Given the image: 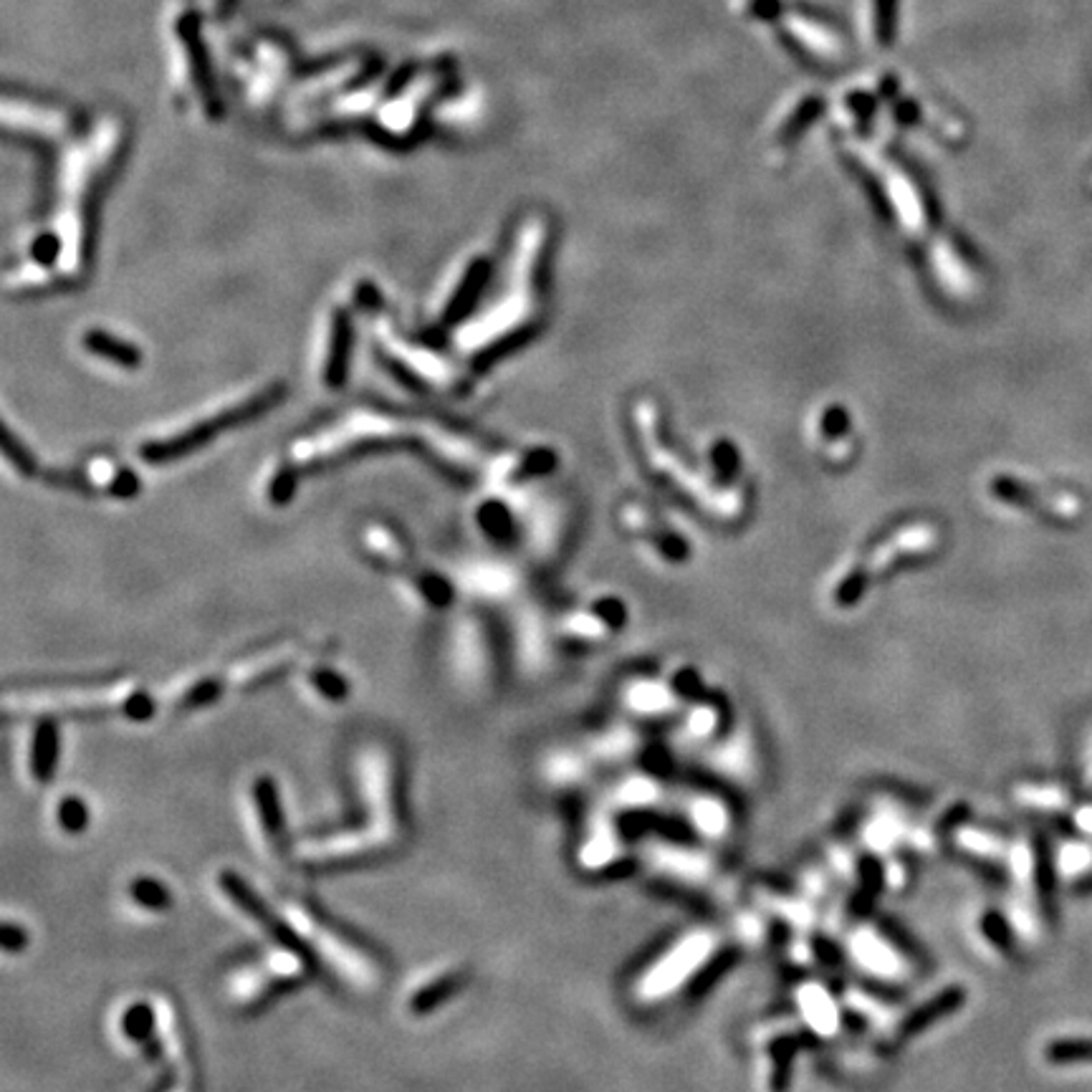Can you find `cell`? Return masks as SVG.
Here are the masks:
<instances>
[{"label": "cell", "instance_id": "1", "mask_svg": "<svg viewBox=\"0 0 1092 1092\" xmlns=\"http://www.w3.org/2000/svg\"><path fill=\"white\" fill-rule=\"evenodd\" d=\"M127 147V124L120 115L99 117L97 124L74 142L58 168V203L53 218L56 274L79 281L88 265L92 221L99 191L117 170Z\"/></svg>", "mask_w": 1092, "mask_h": 1092}, {"label": "cell", "instance_id": "2", "mask_svg": "<svg viewBox=\"0 0 1092 1092\" xmlns=\"http://www.w3.org/2000/svg\"><path fill=\"white\" fill-rule=\"evenodd\" d=\"M541 248H544V226L539 221H531L529 226H524L513 253L511 276L516 279V288L509 294V299H501L496 309L476 319L468 327L463 324L456 332L458 352L471 364H486L496 354L504 352L509 347L506 341L524 327V309L529 311L531 283H534Z\"/></svg>", "mask_w": 1092, "mask_h": 1092}, {"label": "cell", "instance_id": "3", "mask_svg": "<svg viewBox=\"0 0 1092 1092\" xmlns=\"http://www.w3.org/2000/svg\"><path fill=\"white\" fill-rule=\"evenodd\" d=\"M415 438V428L403 417L380 410H354L332 423V428L294 442L288 463L299 471L324 468L357 453L382 451V448L387 451Z\"/></svg>", "mask_w": 1092, "mask_h": 1092}, {"label": "cell", "instance_id": "4", "mask_svg": "<svg viewBox=\"0 0 1092 1092\" xmlns=\"http://www.w3.org/2000/svg\"><path fill=\"white\" fill-rule=\"evenodd\" d=\"M164 53H168L170 92L180 109L203 120L221 115L215 84L200 41V21L191 5H177L164 16Z\"/></svg>", "mask_w": 1092, "mask_h": 1092}, {"label": "cell", "instance_id": "5", "mask_svg": "<svg viewBox=\"0 0 1092 1092\" xmlns=\"http://www.w3.org/2000/svg\"><path fill=\"white\" fill-rule=\"evenodd\" d=\"M283 389L286 387L281 382H271V385L248 389V392L230 395L223 403H215V407H205V410L193 412L185 421L175 423V428L150 435L137 448L139 456L150 460V463L187 456L195 448H200V442L210 440L212 435L223 433V430L244 421H251L265 407L279 403Z\"/></svg>", "mask_w": 1092, "mask_h": 1092}, {"label": "cell", "instance_id": "6", "mask_svg": "<svg viewBox=\"0 0 1092 1092\" xmlns=\"http://www.w3.org/2000/svg\"><path fill=\"white\" fill-rule=\"evenodd\" d=\"M448 81V69L446 67H428L421 74H412L392 97L377 111V132L385 142H395V145H405L417 134L421 129L425 111H428L430 102L440 94V88Z\"/></svg>", "mask_w": 1092, "mask_h": 1092}, {"label": "cell", "instance_id": "7", "mask_svg": "<svg viewBox=\"0 0 1092 1092\" xmlns=\"http://www.w3.org/2000/svg\"><path fill=\"white\" fill-rule=\"evenodd\" d=\"M377 339H380L382 354L392 362V367L400 372V377L412 382V387L435 389V392L453 395L463 389L465 377L460 375L456 364L442 359L440 354L430 352L428 347H417V341L403 339L387 322L377 324Z\"/></svg>", "mask_w": 1092, "mask_h": 1092}, {"label": "cell", "instance_id": "8", "mask_svg": "<svg viewBox=\"0 0 1092 1092\" xmlns=\"http://www.w3.org/2000/svg\"><path fill=\"white\" fill-rule=\"evenodd\" d=\"M235 71L240 76L246 102L263 109V106L274 104L281 88L286 86L288 76L294 71V58L281 39L263 35V39L253 44L246 58L235 61Z\"/></svg>", "mask_w": 1092, "mask_h": 1092}, {"label": "cell", "instance_id": "9", "mask_svg": "<svg viewBox=\"0 0 1092 1092\" xmlns=\"http://www.w3.org/2000/svg\"><path fill=\"white\" fill-rule=\"evenodd\" d=\"M288 929L297 931L299 938L304 943H309L311 948H319V954L329 961V966H334L339 973H347L352 984H370L375 979V966L367 956L357 954V948H352L345 938L329 934V929H322L314 918L309 916V911L301 906H291L286 911Z\"/></svg>", "mask_w": 1092, "mask_h": 1092}, {"label": "cell", "instance_id": "10", "mask_svg": "<svg viewBox=\"0 0 1092 1092\" xmlns=\"http://www.w3.org/2000/svg\"><path fill=\"white\" fill-rule=\"evenodd\" d=\"M3 127L18 137L35 142L67 139L74 129V117L67 106L39 102L31 97L3 99Z\"/></svg>", "mask_w": 1092, "mask_h": 1092}, {"label": "cell", "instance_id": "11", "mask_svg": "<svg viewBox=\"0 0 1092 1092\" xmlns=\"http://www.w3.org/2000/svg\"><path fill=\"white\" fill-rule=\"evenodd\" d=\"M359 779H362V792L367 796V805L372 810L370 832L382 845L395 842L400 835V814L398 796H395L392 766L380 754H370L359 764Z\"/></svg>", "mask_w": 1092, "mask_h": 1092}, {"label": "cell", "instance_id": "12", "mask_svg": "<svg viewBox=\"0 0 1092 1092\" xmlns=\"http://www.w3.org/2000/svg\"><path fill=\"white\" fill-rule=\"evenodd\" d=\"M377 71V61L367 53H354V56L341 58V61L332 64L327 69H319L311 76H306L304 81H299L297 88L291 94L294 106H306V104H319L327 102V99L336 97V94L352 92L362 76H372Z\"/></svg>", "mask_w": 1092, "mask_h": 1092}, {"label": "cell", "instance_id": "13", "mask_svg": "<svg viewBox=\"0 0 1092 1092\" xmlns=\"http://www.w3.org/2000/svg\"><path fill=\"white\" fill-rule=\"evenodd\" d=\"M711 951H713L711 936H706V934L688 936L686 941L678 943V946L672 948L668 956H663V959L653 966L651 973L642 979L640 994L647 996V999L670 994L672 989L681 987L690 973L704 964L708 956H711Z\"/></svg>", "mask_w": 1092, "mask_h": 1092}, {"label": "cell", "instance_id": "14", "mask_svg": "<svg viewBox=\"0 0 1092 1092\" xmlns=\"http://www.w3.org/2000/svg\"><path fill=\"white\" fill-rule=\"evenodd\" d=\"M486 274H488V258H483V256L471 258V261H465L463 265H460V269L456 271V276L448 281V286L442 288V291L438 294V299H435L433 311H430V316H433V324H430V327L440 329V327H448L451 322H456V319L465 311L468 301L478 294V288H481Z\"/></svg>", "mask_w": 1092, "mask_h": 1092}, {"label": "cell", "instance_id": "15", "mask_svg": "<svg viewBox=\"0 0 1092 1092\" xmlns=\"http://www.w3.org/2000/svg\"><path fill=\"white\" fill-rule=\"evenodd\" d=\"M350 347H352V319L347 309H332L324 324L322 339V359H319V372L327 387H339L347 377L350 367Z\"/></svg>", "mask_w": 1092, "mask_h": 1092}, {"label": "cell", "instance_id": "16", "mask_svg": "<svg viewBox=\"0 0 1092 1092\" xmlns=\"http://www.w3.org/2000/svg\"><path fill=\"white\" fill-rule=\"evenodd\" d=\"M382 842L372 832H352V835L329 837V840H314L306 847H301V860L314 867H339L367 860Z\"/></svg>", "mask_w": 1092, "mask_h": 1092}, {"label": "cell", "instance_id": "17", "mask_svg": "<svg viewBox=\"0 0 1092 1092\" xmlns=\"http://www.w3.org/2000/svg\"><path fill=\"white\" fill-rule=\"evenodd\" d=\"M297 658H299V653L294 651L291 645L274 647V651L251 655V658L244 660V663L235 665V668L230 670L228 678H230V683L238 688H256V686H261V683L274 681V678L281 676L283 670H288V665L297 663Z\"/></svg>", "mask_w": 1092, "mask_h": 1092}, {"label": "cell", "instance_id": "18", "mask_svg": "<svg viewBox=\"0 0 1092 1092\" xmlns=\"http://www.w3.org/2000/svg\"><path fill=\"white\" fill-rule=\"evenodd\" d=\"M463 982H465L463 969H456V966L438 969V973H430V976H425L415 984L412 994L407 996V1009L415 1014H428L430 1009H435L446 999H451Z\"/></svg>", "mask_w": 1092, "mask_h": 1092}, {"label": "cell", "instance_id": "19", "mask_svg": "<svg viewBox=\"0 0 1092 1092\" xmlns=\"http://www.w3.org/2000/svg\"><path fill=\"white\" fill-rule=\"evenodd\" d=\"M853 954L867 971L878 973V976H885V979L898 976L900 961L895 959L893 948H890L883 938H878L875 934H872V931L860 929L858 934L853 936Z\"/></svg>", "mask_w": 1092, "mask_h": 1092}, {"label": "cell", "instance_id": "20", "mask_svg": "<svg viewBox=\"0 0 1092 1092\" xmlns=\"http://www.w3.org/2000/svg\"><path fill=\"white\" fill-rule=\"evenodd\" d=\"M364 549H367L375 562L392 566V569L405 572L410 566V552H407L403 536L389 527L375 524V527L364 529Z\"/></svg>", "mask_w": 1092, "mask_h": 1092}, {"label": "cell", "instance_id": "21", "mask_svg": "<svg viewBox=\"0 0 1092 1092\" xmlns=\"http://www.w3.org/2000/svg\"><path fill=\"white\" fill-rule=\"evenodd\" d=\"M796 999H799L802 1014H805V1019L812 1024L814 1032H819V1035H832V1032L837 1030V1024H840V1014H837V1007H835V1001H832V996L822 987H817V984H807V987L799 989V996H796Z\"/></svg>", "mask_w": 1092, "mask_h": 1092}, {"label": "cell", "instance_id": "22", "mask_svg": "<svg viewBox=\"0 0 1092 1092\" xmlns=\"http://www.w3.org/2000/svg\"><path fill=\"white\" fill-rule=\"evenodd\" d=\"M221 690V683H218L215 678L208 676V672H200V676H185L180 678V681H175L173 686L168 688V701L173 706L195 708L210 704Z\"/></svg>", "mask_w": 1092, "mask_h": 1092}, {"label": "cell", "instance_id": "23", "mask_svg": "<svg viewBox=\"0 0 1092 1092\" xmlns=\"http://www.w3.org/2000/svg\"><path fill=\"white\" fill-rule=\"evenodd\" d=\"M58 759V736L53 723L44 721L35 729L31 752H28V771H31L35 782H46L53 774V766Z\"/></svg>", "mask_w": 1092, "mask_h": 1092}, {"label": "cell", "instance_id": "24", "mask_svg": "<svg viewBox=\"0 0 1092 1092\" xmlns=\"http://www.w3.org/2000/svg\"><path fill=\"white\" fill-rule=\"evenodd\" d=\"M86 474H88V481H92V486H97L99 491H109L115 496H129L137 491V481H134V476L109 458L92 460L86 468Z\"/></svg>", "mask_w": 1092, "mask_h": 1092}, {"label": "cell", "instance_id": "25", "mask_svg": "<svg viewBox=\"0 0 1092 1092\" xmlns=\"http://www.w3.org/2000/svg\"><path fill=\"white\" fill-rule=\"evenodd\" d=\"M253 805H256L258 824L261 832L271 845H276L281 837V810L279 799H276V787L269 779H258L256 787H253Z\"/></svg>", "mask_w": 1092, "mask_h": 1092}, {"label": "cell", "instance_id": "26", "mask_svg": "<svg viewBox=\"0 0 1092 1092\" xmlns=\"http://www.w3.org/2000/svg\"><path fill=\"white\" fill-rule=\"evenodd\" d=\"M120 1030L129 1040L147 1042L152 1035H157V1009L155 1005H132L122 1012Z\"/></svg>", "mask_w": 1092, "mask_h": 1092}, {"label": "cell", "instance_id": "27", "mask_svg": "<svg viewBox=\"0 0 1092 1092\" xmlns=\"http://www.w3.org/2000/svg\"><path fill=\"white\" fill-rule=\"evenodd\" d=\"M86 350L99 354V357L111 359V362H117V364H137L139 362V352L134 350L129 341L117 339V336L109 332H88Z\"/></svg>", "mask_w": 1092, "mask_h": 1092}, {"label": "cell", "instance_id": "28", "mask_svg": "<svg viewBox=\"0 0 1092 1092\" xmlns=\"http://www.w3.org/2000/svg\"><path fill=\"white\" fill-rule=\"evenodd\" d=\"M693 819H695V824H699V828H701V832H704V835H711V837L721 835L723 828H726V822H729V819H726L723 807L718 805V802H713V799L695 802V805H693Z\"/></svg>", "mask_w": 1092, "mask_h": 1092}, {"label": "cell", "instance_id": "29", "mask_svg": "<svg viewBox=\"0 0 1092 1092\" xmlns=\"http://www.w3.org/2000/svg\"><path fill=\"white\" fill-rule=\"evenodd\" d=\"M1047 1060L1067 1065V1062H1092V1040H1062L1047 1047Z\"/></svg>", "mask_w": 1092, "mask_h": 1092}, {"label": "cell", "instance_id": "30", "mask_svg": "<svg viewBox=\"0 0 1092 1092\" xmlns=\"http://www.w3.org/2000/svg\"><path fill=\"white\" fill-rule=\"evenodd\" d=\"M132 898L137 900V906L152 908V911L164 908L170 903L168 888L162 883L152 881V878H139V881L132 883Z\"/></svg>", "mask_w": 1092, "mask_h": 1092}, {"label": "cell", "instance_id": "31", "mask_svg": "<svg viewBox=\"0 0 1092 1092\" xmlns=\"http://www.w3.org/2000/svg\"><path fill=\"white\" fill-rule=\"evenodd\" d=\"M311 686L329 701H339L347 695V681L341 676H336L329 665H319V668L311 672Z\"/></svg>", "mask_w": 1092, "mask_h": 1092}, {"label": "cell", "instance_id": "32", "mask_svg": "<svg viewBox=\"0 0 1092 1092\" xmlns=\"http://www.w3.org/2000/svg\"><path fill=\"white\" fill-rule=\"evenodd\" d=\"M58 824L67 832H84L86 828V805L76 796H64L58 802Z\"/></svg>", "mask_w": 1092, "mask_h": 1092}, {"label": "cell", "instance_id": "33", "mask_svg": "<svg viewBox=\"0 0 1092 1092\" xmlns=\"http://www.w3.org/2000/svg\"><path fill=\"white\" fill-rule=\"evenodd\" d=\"M895 0H875V35L883 46L890 44L895 31Z\"/></svg>", "mask_w": 1092, "mask_h": 1092}, {"label": "cell", "instance_id": "34", "mask_svg": "<svg viewBox=\"0 0 1092 1092\" xmlns=\"http://www.w3.org/2000/svg\"><path fill=\"white\" fill-rule=\"evenodd\" d=\"M637 711H660V708L665 706V693L663 690H658L655 686H651V690H637V693L633 695Z\"/></svg>", "mask_w": 1092, "mask_h": 1092}, {"label": "cell", "instance_id": "35", "mask_svg": "<svg viewBox=\"0 0 1092 1092\" xmlns=\"http://www.w3.org/2000/svg\"><path fill=\"white\" fill-rule=\"evenodd\" d=\"M235 0H195L198 10L205 18H226L233 10Z\"/></svg>", "mask_w": 1092, "mask_h": 1092}, {"label": "cell", "instance_id": "36", "mask_svg": "<svg viewBox=\"0 0 1092 1092\" xmlns=\"http://www.w3.org/2000/svg\"><path fill=\"white\" fill-rule=\"evenodd\" d=\"M173 1092H191V1090H187V1088H185V1085H182V1088H175Z\"/></svg>", "mask_w": 1092, "mask_h": 1092}]
</instances>
